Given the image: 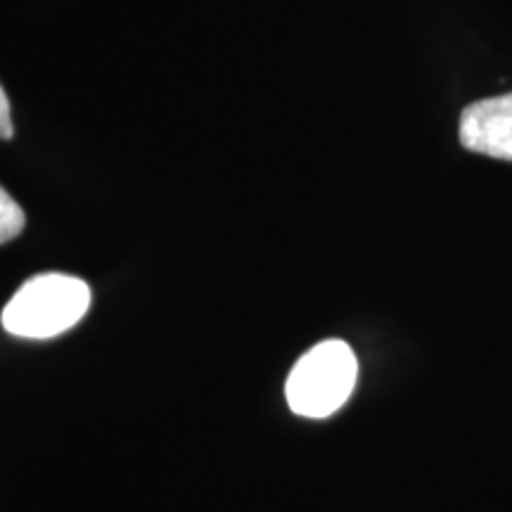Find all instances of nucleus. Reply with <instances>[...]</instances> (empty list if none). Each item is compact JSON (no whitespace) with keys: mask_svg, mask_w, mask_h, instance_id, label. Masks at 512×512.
Segmentation results:
<instances>
[{"mask_svg":"<svg viewBox=\"0 0 512 512\" xmlns=\"http://www.w3.org/2000/svg\"><path fill=\"white\" fill-rule=\"evenodd\" d=\"M24 223H27V216L22 207L12 200L8 190L0 188V245L15 240L24 230Z\"/></svg>","mask_w":512,"mask_h":512,"instance_id":"nucleus-4","label":"nucleus"},{"mask_svg":"<svg viewBox=\"0 0 512 512\" xmlns=\"http://www.w3.org/2000/svg\"><path fill=\"white\" fill-rule=\"evenodd\" d=\"M358 380L354 349L342 339H325L294 363L285 384L292 413L323 420L349 401Z\"/></svg>","mask_w":512,"mask_h":512,"instance_id":"nucleus-2","label":"nucleus"},{"mask_svg":"<svg viewBox=\"0 0 512 512\" xmlns=\"http://www.w3.org/2000/svg\"><path fill=\"white\" fill-rule=\"evenodd\" d=\"M15 136V126H12V112H10V100L5 95L3 86H0V138L10 140Z\"/></svg>","mask_w":512,"mask_h":512,"instance_id":"nucleus-5","label":"nucleus"},{"mask_svg":"<svg viewBox=\"0 0 512 512\" xmlns=\"http://www.w3.org/2000/svg\"><path fill=\"white\" fill-rule=\"evenodd\" d=\"M458 138L465 150L512 162V91L467 105Z\"/></svg>","mask_w":512,"mask_h":512,"instance_id":"nucleus-3","label":"nucleus"},{"mask_svg":"<svg viewBox=\"0 0 512 512\" xmlns=\"http://www.w3.org/2000/svg\"><path fill=\"white\" fill-rule=\"evenodd\" d=\"M91 309V287L64 273L36 275L3 309V328L24 339H53L72 330Z\"/></svg>","mask_w":512,"mask_h":512,"instance_id":"nucleus-1","label":"nucleus"}]
</instances>
